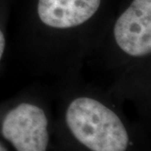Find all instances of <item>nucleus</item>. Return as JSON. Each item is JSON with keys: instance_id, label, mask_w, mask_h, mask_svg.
<instances>
[{"instance_id": "nucleus-4", "label": "nucleus", "mask_w": 151, "mask_h": 151, "mask_svg": "<svg viewBox=\"0 0 151 151\" xmlns=\"http://www.w3.org/2000/svg\"><path fill=\"white\" fill-rule=\"evenodd\" d=\"M100 4L101 0H39L38 14L50 27L68 29L87 21Z\"/></svg>"}, {"instance_id": "nucleus-1", "label": "nucleus", "mask_w": 151, "mask_h": 151, "mask_svg": "<svg viewBox=\"0 0 151 151\" xmlns=\"http://www.w3.org/2000/svg\"><path fill=\"white\" fill-rule=\"evenodd\" d=\"M65 120L76 139L92 151H125L128 147L129 135L119 116L97 100L75 99Z\"/></svg>"}, {"instance_id": "nucleus-5", "label": "nucleus", "mask_w": 151, "mask_h": 151, "mask_svg": "<svg viewBox=\"0 0 151 151\" xmlns=\"http://www.w3.org/2000/svg\"><path fill=\"white\" fill-rule=\"evenodd\" d=\"M5 48V39L4 36V34L0 30V60L2 58V55L4 54Z\"/></svg>"}, {"instance_id": "nucleus-3", "label": "nucleus", "mask_w": 151, "mask_h": 151, "mask_svg": "<svg viewBox=\"0 0 151 151\" xmlns=\"http://www.w3.org/2000/svg\"><path fill=\"white\" fill-rule=\"evenodd\" d=\"M114 38L123 51L140 57L151 51V0H134L114 25Z\"/></svg>"}, {"instance_id": "nucleus-2", "label": "nucleus", "mask_w": 151, "mask_h": 151, "mask_svg": "<svg viewBox=\"0 0 151 151\" xmlns=\"http://www.w3.org/2000/svg\"><path fill=\"white\" fill-rule=\"evenodd\" d=\"M48 121L44 111L21 103L6 115L2 133L17 151H45L49 142Z\"/></svg>"}]
</instances>
